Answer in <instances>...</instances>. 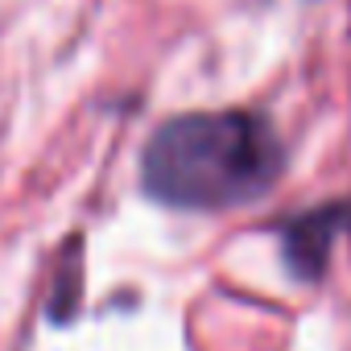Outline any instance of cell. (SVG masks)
Here are the masks:
<instances>
[{
  "label": "cell",
  "mask_w": 351,
  "mask_h": 351,
  "mask_svg": "<svg viewBox=\"0 0 351 351\" xmlns=\"http://www.w3.org/2000/svg\"><path fill=\"white\" fill-rule=\"evenodd\" d=\"M285 165L277 128L244 108L232 112H186L165 120L145 157V191L182 211H223L265 199Z\"/></svg>",
  "instance_id": "6da1fadb"
},
{
  "label": "cell",
  "mask_w": 351,
  "mask_h": 351,
  "mask_svg": "<svg viewBox=\"0 0 351 351\" xmlns=\"http://www.w3.org/2000/svg\"><path fill=\"white\" fill-rule=\"evenodd\" d=\"M347 223H351V207H347V203H326V207H318V211L298 215V219L281 232L289 269H293L302 281L322 277L326 256H330V248H335V240L343 236Z\"/></svg>",
  "instance_id": "7a4b0ae2"
}]
</instances>
